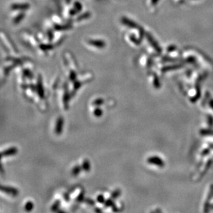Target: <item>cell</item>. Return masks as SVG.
I'll return each mask as SVG.
<instances>
[{
	"label": "cell",
	"mask_w": 213,
	"mask_h": 213,
	"mask_svg": "<svg viewBox=\"0 0 213 213\" xmlns=\"http://www.w3.org/2000/svg\"><path fill=\"white\" fill-rule=\"evenodd\" d=\"M83 203H85L86 204H88V205H90V206L95 205V201H94L93 199L90 198H85L84 201H83Z\"/></svg>",
	"instance_id": "obj_28"
},
{
	"label": "cell",
	"mask_w": 213,
	"mask_h": 213,
	"mask_svg": "<svg viewBox=\"0 0 213 213\" xmlns=\"http://www.w3.org/2000/svg\"><path fill=\"white\" fill-rule=\"evenodd\" d=\"M93 115L96 117H101L103 115V111L101 109L100 106H97L93 111Z\"/></svg>",
	"instance_id": "obj_19"
},
{
	"label": "cell",
	"mask_w": 213,
	"mask_h": 213,
	"mask_svg": "<svg viewBox=\"0 0 213 213\" xmlns=\"http://www.w3.org/2000/svg\"><path fill=\"white\" fill-rule=\"evenodd\" d=\"M104 100L102 98H97V99H95L93 101V105H94V106H95L96 107L97 106H101L102 105L104 104Z\"/></svg>",
	"instance_id": "obj_24"
},
{
	"label": "cell",
	"mask_w": 213,
	"mask_h": 213,
	"mask_svg": "<svg viewBox=\"0 0 213 213\" xmlns=\"http://www.w3.org/2000/svg\"><path fill=\"white\" fill-rule=\"evenodd\" d=\"M72 28V26L70 24H55V29L57 31H63V30H69Z\"/></svg>",
	"instance_id": "obj_11"
},
{
	"label": "cell",
	"mask_w": 213,
	"mask_h": 213,
	"mask_svg": "<svg viewBox=\"0 0 213 213\" xmlns=\"http://www.w3.org/2000/svg\"><path fill=\"white\" fill-rule=\"evenodd\" d=\"M87 43L89 44L91 46L95 47L99 49H102L106 47V41L102 39H89L87 40Z\"/></svg>",
	"instance_id": "obj_1"
},
{
	"label": "cell",
	"mask_w": 213,
	"mask_h": 213,
	"mask_svg": "<svg viewBox=\"0 0 213 213\" xmlns=\"http://www.w3.org/2000/svg\"><path fill=\"white\" fill-rule=\"evenodd\" d=\"M82 170L85 172H88L91 170V164H90V161L88 159H84L82 162Z\"/></svg>",
	"instance_id": "obj_15"
},
{
	"label": "cell",
	"mask_w": 213,
	"mask_h": 213,
	"mask_svg": "<svg viewBox=\"0 0 213 213\" xmlns=\"http://www.w3.org/2000/svg\"><path fill=\"white\" fill-rule=\"evenodd\" d=\"M63 199H64V200L68 202V201H69L70 200V196H69V193H64V195H63Z\"/></svg>",
	"instance_id": "obj_29"
},
{
	"label": "cell",
	"mask_w": 213,
	"mask_h": 213,
	"mask_svg": "<svg viewBox=\"0 0 213 213\" xmlns=\"http://www.w3.org/2000/svg\"><path fill=\"white\" fill-rule=\"evenodd\" d=\"M61 205V202L59 200H56L54 202L53 204H52L51 208H50V210L52 212H56L57 211L58 209L59 208V206Z\"/></svg>",
	"instance_id": "obj_20"
},
{
	"label": "cell",
	"mask_w": 213,
	"mask_h": 213,
	"mask_svg": "<svg viewBox=\"0 0 213 213\" xmlns=\"http://www.w3.org/2000/svg\"><path fill=\"white\" fill-rule=\"evenodd\" d=\"M30 7V5L28 3H15L10 6V9L17 11H26L29 9Z\"/></svg>",
	"instance_id": "obj_3"
},
{
	"label": "cell",
	"mask_w": 213,
	"mask_h": 213,
	"mask_svg": "<svg viewBox=\"0 0 213 213\" xmlns=\"http://www.w3.org/2000/svg\"><path fill=\"white\" fill-rule=\"evenodd\" d=\"M77 72L73 71V70H71V71L69 72V80L71 82H74L77 80Z\"/></svg>",
	"instance_id": "obj_23"
},
{
	"label": "cell",
	"mask_w": 213,
	"mask_h": 213,
	"mask_svg": "<svg viewBox=\"0 0 213 213\" xmlns=\"http://www.w3.org/2000/svg\"><path fill=\"white\" fill-rule=\"evenodd\" d=\"M39 48L41 50H43V52H46L48 50H51L54 48V46L51 44V43H41L39 46Z\"/></svg>",
	"instance_id": "obj_13"
},
{
	"label": "cell",
	"mask_w": 213,
	"mask_h": 213,
	"mask_svg": "<svg viewBox=\"0 0 213 213\" xmlns=\"http://www.w3.org/2000/svg\"><path fill=\"white\" fill-rule=\"evenodd\" d=\"M95 211L97 212H102V210L100 209L99 208H95Z\"/></svg>",
	"instance_id": "obj_30"
},
{
	"label": "cell",
	"mask_w": 213,
	"mask_h": 213,
	"mask_svg": "<svg viewBox=\"0 0 213 213\" xmlns=\"http://www.w3.org/2000/svg\"><path fill=\"white\" fill-rule=\"evenodd\" d=\"M23 74L24 77H27L28 79H30V80H32V79L33 78V74H32V72L30 71L29 69H24Z\"/></svg>",
	"instance_id": "obj_22"
},
{
	"label": "cell",
	"mask_w": 213,
	"mask_h": 213,
	"mask_svg": "<svg viewBox=\"0 0 213 213\" xmlns=\"http://www.w3.org/2000/svg\"><path fill=\"white\" fill-rule=\"evenodd\" d=\"M33 208H34V204L30 201H28L26 202L25 206H24V210H25L26 212H30L32 209H33Z\"/></svg>",
	"instance_id": "obj_18"
},
{
	"label": "cell",
	"mask_w": 213,
	"mask_h": 213,
	"mask_svg": "<svg viewBox=\"0 0 213 213\" xmlns=\"http://www.w3.org/2000/svg\"><path fill=\"white\" fill-rule=\"evenodd\" d=\"M121 22H122L124 26H128L129 28H135L137 27V25L135 22L132 21L130 19H129L128 18H127L126 17H122L121 18Z\"/></svg>",
	"instance_id": "obj_9"
},
{
	"label": "cell",
	"mask_w": 213,
	"mask_h": 213,
	"mask_svg": "<svg viewBox=\"0 0 213 213\" xmlns=\"http://www.w3.org/2000/svg\"><path fill=\"white\" fill-rule=\"evenodd\" d=\"M121 193H122V192H121V190L119 189L115 190L113 192H112L111 198H113V199H117L118 197L121 195Z\"/></svg>",
	"instance_id": "obj_25"
},
{
	"label": "cell",
	"mask_w": 213,
	"mask_h": 213,
	"mask_svg": "<svg viewBox=\"0 0 213 213\" xmlns=\"http://www.w3.org/2000/svg\"><path fill=\"white\" fill-rule=\"evenodd\" d=\"M97 201L99 203H104L105 201H106V199H105L104 195L102 194L99 195L97 197Z\"/></svg>",
	"instance_id": "obj_27"
},
{
	"label": "cell",
	"mask_w": 213,
	"mask_h": 213,
	"mask_svg": "<svg viewBox=\"0 0 213 213\" xmlns=\"http://www.w3.org/2000/svg\"><path fill=\"white\" fill-rule=\"evenodd\" d=\"M37 95L39 97V98L41 99H43L45 98V92L44 89H43V83H42V78H41V74H39L38 77H37Z\"/></svg>",
	"instance_id": "obj_2"
},
{
	"label": "cell",
	"mask_w": 213,
	"mask_h": 213,
	"mask_svg": "<svg viewBox=\"0 0 213 213\" xmlns=\"http://www.w3.org/2000/svg\"><path fill=\"white\" fill-rule=\"evenodd\" d=\"M82 4L80 3L79 1L74 2L73 4V6H72V8L69 11V15H71V16H73L74 15L78 14V13L82 10Z\"/></svg>",
	"instance_id": "obj_7"
},
{
	"label": "cell",
	"mask_w": 213,
	"mask_h": 213,
	"mask_svg": "<svg viewBox=\"0 0 213 213\" xmlns=\"http://www.w3.org/2000/svg\"><path fill=\"white\" fill-rule=\"evenodd\" d=\"M24 17H25V13L24 11H20L18 15H16L13 19V23L15 24H17L20 23L21 21L23 20Z\"/></svg>",
	"instance_id": "obj_12"
},
{
	"label": "cell",
	"mask_w": 213,
	"mask_h": 213,
	"mask_svg": "<svg viewBox=\"0 0 213 213\" xmlns=\"http://www.w3.org/2000/svg\"><path fill=\"white\" fill-rule=\"evenodd\" d=\"M91 16V13L90 12H85L84 13H83V14L79 15L77 18L76 19V21H77V22H80V21H82L83 20H85V19H89L90 17Z\"/></svg>",
	"instance_id": "obj_14"
},
{
	"label": "cell",
	"mask_w": 213,
	"mask_h": 213,
	"mask_svg": "<svg viewBox=\"0 0 213 213\" xmlns=\"http://www.w3.org/2000/svg\"><path fill=\"white\" fill-rule=\"evenodd\" d=\"M84 199H85L84 191L83 190L80 193V194H79L77 197V201H78V202H80V203H81V202H83V201H84Z\"/></svg>",
	"instance_id": "obj_26"
},
{
	"label": "cell",
	"mask_w": 213,
	"mask_h": 213,
	"mask_svg": "<svg viewBox=\"0 0 213 213\" xmlns=\"http://www.w3.org/2000/svg\"><path fill=\"white\" fill-rule=\"evenodd\" d=\"M63 90H64V92H63V106H64L65 110H67L68 108H69V100L70 99H71V95H70L69 93V88H68L67 83H65L64 85H63Z\"/></svg>",
	"instance_id": "obj_4"
},
{
	"label": "cell",
	"mask_w": 213,
	"mask_h": 213,
	"mask_svg": "<svg viewBox=\"0 0 213 213\" xmlns=\"http://www.w3.org/2000/svg\"><path fill=\"white\" fill-rule=\"evenodd\" d=\"M147 161H148V164H154V165H157L159 166H162V164H163V162H162L161 159H159V158L157 157H151L148 158Z\"/></svg>",
	"instance_id": "obj_10"
},
{
	"label": "cell",
	"mask_w": 213,
	"mask_h": 213,
	"mask_svg": "<svg viewBox=\"0 0 213 213\" xmlns=\"http://www.w3.org/2000/svg\"><path fill=\"white\" fill-rule=\"evenodd\" d=\"M1 191L5 192L6 194L12 195V196H17L19 195V190L17 188L10 187V186H1Z\"/></svg>",
	"instance_id": "obj_5"
},
{
	"label": "cell",
	"mask_w": 213,
	"mask_h": 213,
	"mask_svg": "<svg viewBox=\"0 0 213 213\" xmlns=\"http://www.w3.org/2000/svg\"><path fill=\"white\" fill-rule=\"evenodd\" d=\"M17 151H18V150H17V148H15V147H11V148H9L5 150H4L3 152L1 153V157H4L15 155L17 153Z\"/></svg>",
	"instance_id": "obj_8"
},
{
	"label": "cell",
	"mask_w": 213,
	"mask_h": 213,
	"mask_svg": "<svg viewBox=\"0 0 213 213\" xmlns=\"http://www.w3.org/2000/svg\"><path fill=\"white\" fill-rule=\"evenodd\" d=\"M82 85V82H80L79 80H75L74 82V85H73V91H72V93L71 94V96L74 95V93H76L77 91H78L79 89L80 88L81 86Z\"/></svg>",
	"instance_id": "obj_16"
},
{
	"label": "cell",
	"mask_w": 213,
	"mask_h": 213,
	"mask_svg": "<svg viewBox=\"0 0 213 213\" xmlns=\"http://www.w3.org/2000/svg\"><path fill=\"white\" fill-rule=\"evenodd\" d=\"M82 167L80 166V165H77L74 167L73 168H72V175H73V176L74 177H76V176H77V175H79V174L81 172V171H82Z\"/></svg>",
	"instance_id": "obj_17"
},
{
	"label": "cell",
	"mask_w": 213,
	"mask_h": 213,
	"mask_svg": "<svg viewBox=\"0 0 213 213\" xmlns=\"http://www.w3.org/2000/svg\"><path fill=\"white\" fill-rule=\"evenodd\" d=\"M104 204L105 207H106V208H108V207L113 208V206L115 205V202H114V200L113 198H109V199H106Z\"/></svg>",
	"instance_id": "obj_21"
},
{
	"label": "cell",
	"mask_w": 213,
	"mask_h": 213,
	"mask_svg": "<svg viewBox=\"0 0 213 213\" xmlns=\"http://www.w3.org/2000/svg\"><path fill=\"white\" fill-rule=\"evenodd\" d=\"M63 124H64V120L62 117H59L57 118V119L56 121L55 124V133L57 135H61L62 133L63 128Z\"/></svg>",
	"instance_id": "obj_6"
}]
</instances>
